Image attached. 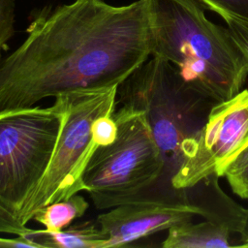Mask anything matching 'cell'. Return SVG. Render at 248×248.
Masks as SVG:
<instances>
[{
	"instance_id": "obj_1",
	"label": "cell",
	"mask_w": 248,
	"mask_h": 248,
	"mask_svg": "<svg viewBox=\"0 0 248 248\" xmlns=\"http://www.w3.org/2000/svg\"><path fill=\"white\" fill-rule=\"evenodd\" d=\"M152 53L148 0L112 6L75 0L42 12L0 60V111L117 86Z\"/></svg>"
},
{
	"instance_id": "obj_2",
	"label": "cell",
	"mask_w": 248,
	"mask_h": 248,
	"mask_svg": "<svg viewBox=\"0 0 248 248\" xmlns=\"http://www.w3.org/2000/svg\"><path fill=\"white\" fill-rule=\"evenodd\" d=\"M152 53L169 61L184 85L217 103L238 93L248 66L227 27L198 0H148Z\"/></svg>"
},
{
	"instance_id": "obj_3",
	"label": "cell",
	"mask_w": 248,
	"mask_h": 248,
	"mask_svg": "<svg viewBox=\"0 0 248 248\" xmlns=\"http://www.w3.org/2000/svg\"><path fill=\"white\" fill-rule=\"evenodd\" d=\"M208 102L188 89L174 67L158 56L149 57L118 84L116 92V105L144 113L164 159L162 177L168 175L169 183L181 164L183 141L207 117L210 109L205 111L204 107Z\"/></svg>"
},
{
	"instance_id": "obj_4",
	"label": "cell",
	"mask_w": 248,
	"mask_h": 248,
	"mask_svg": "<svg viewBox=\"0 0 248 248\" xmlns=\"http://www.w3.org/2000/svg\"><path fill=\"white\" fill-rule=\"evenodd\" d=\"M112 117L117 125L114 141L95 149L82 176L84 191L98 209L142 196L164 171V159L144 113L120 105Z\"/></svg>"
},
{
	"instance_id": "obj_5",
	"label": "cell",
	"mask_w": 248,
	"mask_h": 248,
	"mask_svg": "<svg viewBox=\"0 0 248 248\" xmlns=\"http://www.w3.org/2000/svg\"><path fill=\"white\" fill-rule=\"evenodd\" d=\"M64 113L63 95L49 107L0 111V203L16 217L48 167Z\"/></svg>"
},
{
	"instance_id": "obj_6",
	"label": "cell",
	"mask_w": 248,
	"mask_h": 248,
	"mask_svg": "<svg viewBox=\"0 0 248 248\" xmlns=\"http://www.w3.org/2000/svg\"><path fill=\"white\" fill-rule=\"evenodd\" d=\"M117 86L63 95V125L45 174L18 213L23 225L33 220L44 206L84 191L82 176L98 147L92 136V124L97 117L113 113Z\"/></svg>"
},
{
	"instance_id": "obj_7",
	"label": "cell",
	"mask_w": 248,
	"mask_h": 248,
	"mask_svg": "<svg viewBox=\"0 0 248 248\" xmlns=\"http://www.w3.org/2000/svg\"><path fill=\"white\" fill-rule=\"evenodd\" d=\"M248 146V89L211 107L202 127L181 146L182 160L170 184L187 190L211 175L223 176L231 162Z\"/></svg>"
},
{
	"instance_id": "obj_8",
	"label": "cell",
	"mask_w": 248,
	"mask_h": 248,
	"mask_svg": "<svg viewBox=\"0 0 248 248\" xmlns=\"http://www.w3.org/2000/svg\"><path fill=\"white\" fill-rule=\"evenodd\" d=\"M197 215L206 218L207 209L201 203L188 201L184 195L175 198L144 195L99 214L97 222L107 235L104 248H108L127 246L142 237L192 221Z\"/></svg>"
},
{
	"instance_id": "obj_9",
	"label": "cell",
	"mask_w": 248,
	"mask_h": 248,
	"mask_svg": "<svg viewBox=\"0 0 248 248\" xmlns=\"http://www.w3.org/2000/svg\"><path fill=\"white\" fill-rule=\"evenodd\" d=\"M232 228L220 220L206 218L201 223L191 221L173 226L162 243L164 248H228L235 247Z\"/></svg>"
},
{
	"instance_id": "obj_10",
	"label": "cell",
	"mask_w": 248,
	"mask_h": 248,
	"mask_svg": "<svg viewBox=\"0 0 248 248\" xmlns=\"http://www.w3.org/2000/svg\"><path fill=\"white\" fill-rule=\"evenodd\" d=\"M21 236L30 240L37 248H104L107 242V235L97 220L71 224L59 232L32 230Z\"/></svg>"
},
{
	"instance_id": "obj_11",
	"label": "cell",
	"mask_w": 248,
	"mask_h": 248,
	"mask_svg": "<svg viewBox=\"0 0 248 248\" xmlns=\"http://www.w3.org/2000/svg\"><path fill=\"white\" fill-rule=\"evenodd\" d=\"M88 206V202L81 195L75 194L66 200L44 206L36 212L33 220L42 224L46 231L59 232L81 217Z\"/></svg>"
},
{
	"instance_id": "obj_12",
	"label": "cell",
	"mask_w": 248,
	"mask_h": 248,
	"mask_svg": "<svg viewBox=\"0 0 248 248\" xmlns=\"http://www.w3.org/2000/svg\"><path fill=\"white\" fill-rule=\"evenodd\" d=\"M232 191L241 199L248 200V146L226 168L224 175Z\"/></svg>"
},
{
	"instance_id": "obj_13",
	"label": "cell",
	"mask_w": 248,
	"mask_h": 248,
	"mask_svg": "<svg viewBox=\"0 0 248 248\" xmlns=\"http://www.w3.org/2000/svg\"><path fill=\"white\" fill-rule=\"evenodd\" d=\"M221 17L226 22L232 42L242 54L248 66V19L231 15H223Z\"/></svg>"
},
{
	"instance_id": "obj_14",
	"label": "cell",
	"mask_w": 248,
	"mask_h": 248,
	"mask_svg": "<svg viewBox=\"0 0 248 248\" xmlns=\"http://www.w3.org/2000/svg\"><path fill=\"white\" fill-rule=\"evenodd\" d=\"M204 9L220 16L231 15L248 19V0H198Z\"/></svg>"
},
{
	"instance_id": "obj_15",
	"label": "cell",
	"mask_w": 248,
	"mask_h": 248,
	"mask_svg": "<svg viewBox=\"0 0 248 248\" xmlns=\"http://www.w3.org/2000/svg\"><path fill=\"white\" fill-rule=\"evenodd\" d=\"M117 135V125L111 114L97 117L92 124V136L98 146L108 145L114 141Z\"/></svg>"
},
{
	"instance_id": "obj_16",
	"label": "cell",
	"mask_w": 248,
	"mask_h": 248,
	"mask_svg": "<svg viewBox=\"0 0 248 248\" xmlns=\"http://www.w3.org/2000/svg\"><path fill=\"white\" fill-rule=\"evenodd\" d=\"M15 0H0V50L14 34Z\"/></svg>"
},
{
	"instance_id": "obj_17",
	"label": "cell",
	"mask_w": 248,
	"mask_h": 248,
	"mask_svg": "<svg viewBox=\"0 0 248 248\" xmlns=\"http://www.w3.org/2000/svg\"><path fill=\"white\" fill-rule=\"evenodd\" d=\"M31 231L32 229L23 225L12 211L0 203V233H10L18 236L24 235Z\"/></svg>"
},
{
	"instance_id": "obj_18",
	"label": "cell",
	"mask_w": 248,
	"mask_h": 248,
	"mask_svg": "<svg viewBox=\"0 0 248 248\" xmlns=\"http://www.w3.org/2000/svg\"><path fill=\"white\" fill-rule=\"evenodd\" d=\"M0 247H26V248H37L34 243L25 237L18 235L16 238H3L0 237Z\"/></svg>"
},
{
	"instance_id": "obj_19",
	"label": "cell",
	"mask_w": 248,
	"mask_h": 248,
	"mask_svg": "<svg viewBox=\"0 0 248 248\" xmlns=\"http://www.w3.org/2000/svg\"><path fill=\"white\" fill-rule=\"evenodd\" d=\"M239 243L240 247H248V213L244 227L239 234Z\"/></svg>"
}]
</instances>
